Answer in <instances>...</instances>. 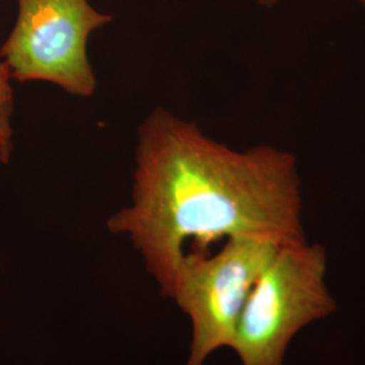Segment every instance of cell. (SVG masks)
<instances>
[{
    "mask_svg": "<svg viewBox=\"0 0 365 365\" xmlns=\"http://www.w3.org/2000/svg\"><path fill=\"white\" fill-rule=\"evenodd\" d=\"M107 226L129 237L170 298L190 241H307L297 158L271 145L235 150L157 108L138 130L130 205Z\"/></svg>",
    "mask_w": 365,
    "mask_h": 365,
    "instance_id": "6da1fadb",
    "label": "cell"
},
{
    "mask_svg": "<svg viewBox=\"0 0 365 365\" xmlns=\"http://www.w3.org/2000/svg\"><path fill=\"white\" fill-rule=\"evenodd\" d=\"M327 255L321 244L277 249L249 295L230 349L241 365H283L304 327L334 314L327 287Z\"/></svg>",
    "mask_w": 365,
    "mask_h": 365,
    "instance_id": "7a4b0ae2",
    "label": "cell"
},
{
    "mask_svg": "<svg viewBox=\"0 0 365 365\" xmlns=\"http://www.w3.org/2000/svg\"><path fill=\"white\" fill-rule=\"evenodd\" d=\"M279 248L267 240L237 237L214 255H185L170 297L191 322L185 365H205L212 353L230 349L249 295Z\"/></svg>",
    "mask_w": 365,
    "mask_h": 365,
    "instance_id": "3957f363",
    "label": "cell"
},
{
    "mask_svg": "<svg viewBox=\"0 0 365 365\" xmlns=\"http://www.w3.org/2000/svg\"><path fill=\"white\" fill-rule=\"evenodd\" d=\"M113 21L88 0H18V15L0 60L19 83L46 81L76 96L96 90L87 42Z\"/></svg>",
    "mask_w": 365,
    "mask_h": 365,
    "instance_id": "277c9868",
    "label": "cell"
},
{
    "mask_svg": "<svg viewBox=\"0 0 365 365\" xmlns=\"http://www.w3.org/2000/svg\"><path fill=\"white\" fill-rule=\"evenodd\" d=\"M11 75L0 60V161L7 164L14 149V91Z\"/></svg>",
    "mask_w": 365,
    "mask_h": 365,
    "instance_id": "5b68a950",
    "label": "cell"
},
{
    "mask_svg": "<svg viewBox=\"0 0 365 365\" xmlns=\"http://www.w3.org/2000/svg\"><path fill=\"white\" fill-rule=\"evenodd\" d=\"M259 3H260L261 6H265V7H271V6H274V3L277 1V0H257Z\"/></svg>",
    "mask_w": 365,
    "mask_h": 365,
    "instance_id": "8992f818",
    "label": "cell"
},
{
    "mask_svg": "<svg viewBox=\"0 0 365 365\" xmlns=\"http://www.w3.org/2000/svg\"><path fill=\"white\" fill-rule=\"evenodd\" d=\"M359 1L361 3V6H363V7L365 9V0H359Z\"/></svg>",
    "mask_w": 365,
    "mask_h": 365,
    "instance_id": "52a82bcc",
    "label": "cell"
}]
</instances>
